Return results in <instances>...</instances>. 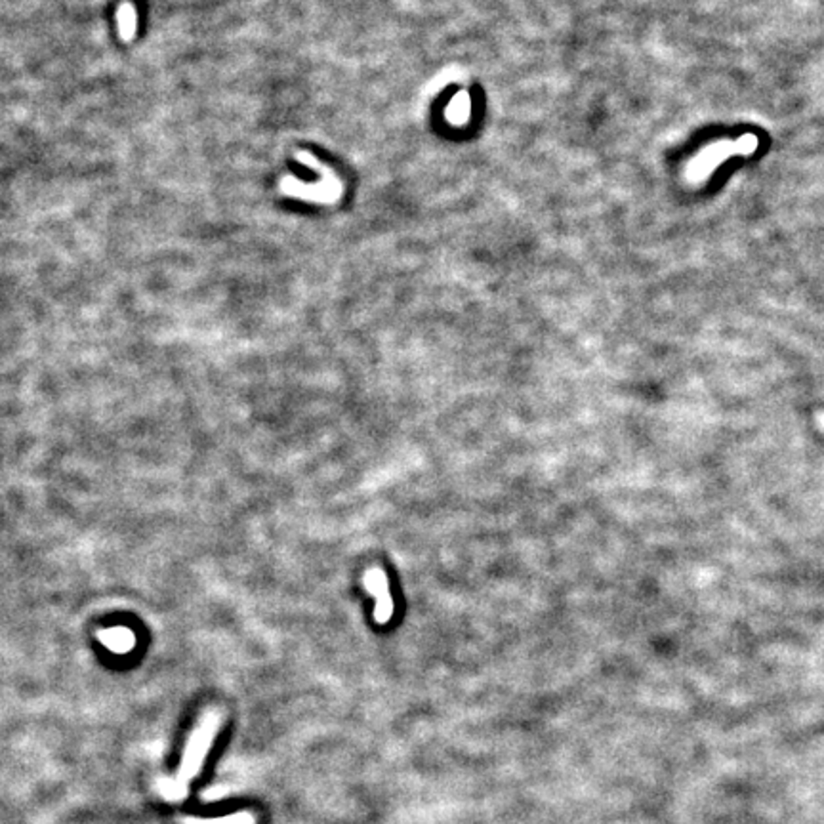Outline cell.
I'll return each instance as SVG.
<instances>
[{"label": "cell", "mask_w": 824, "mask_h": 824, "mask_svg": "<svg viewBox=\"0 0 824 824\" xmlns=\"http://www.w3.org/2000/svg\"><path fill=\"white\" fill-rule=\"evenodd\" d=\"M220 721H222V718H220L218 710H208L205 713V718L197 725V729L193 731V735H191L178 775L174 778H160L159 792L167 800L176 801L187 796V785L203 767V761H205L206 753L210 750V745L214 740L216 733L220 729Z\"/></svg>", "instance_id": "cell-1"}, {"label": "cell", "mask_w": 824, "mask_h": 824, "mask_svg": "<svg viewBox=\"0 0 824 824\" xmlns=\"http://www.w3.org/2000/svg\"><path fill=\"white\" fill-rule=\"evenodd\" d=\"M296 159L303 162V165L315 168L319 174H323L325 180L319 185H306V183L298 182L294 178H283L281 180V191L286 193V195L303 198V200H311V203H336L341 193V183L338 182V178L325 165H321L313 155H309L306 151H298Z\"/></svg>", "instance_id": "cell-2"}, {"label": "cell", "mask_w": 824, "mask_h": 824, "mask_svg": "<svg viewBox=\"0 0 824 824\" xmlns=\"http://www.w3.org/2000/svg\"><path fill=\"white\" fill-rule=\"evenodd\" d=\"M100 639H102V643L107 647V649H111L113 653H128V650L134 647V634L130 632V630H127V628H113V630H105V632H100Z\"/></svg>", "instance_id": "cell-3"}, {"label": "cell", "mask_w": 824, "mask_h": 824, "mask_svg": "<svg viewBox=\"0 0 824 824\" xmlns=\"http://www.w3.org/2000/svg\"><path fill=\"white\" fill-rule=\"evenodd\" d=\"M117 25H119V35L122 40H132L135 37V27H138V12H135L132 2H122L117 8Z\"/></svg>", "instance_id": "cell-4"}, {"label": "cell", "mask_w": 824, "mask_h": 824, "mask_svg": "<svg viewBox=\"0 0 824 824\" xmlns=\"http://www.w3.org/2000/svg\"><path fill=\"white\" fill-rule=\"evenodd\" d=\"M183 824H254V816L250 813H237L222 818H185Z\"/></svg>", "instance_id": "cell-5"}, {"label": "cell", "mask_w": 824, "mask_h": 824, "mask_svg": "<svg viewBox=\"0 0 824 824\" xmlns=\"http://www.w3.org/2000/svg\"><path fill=\"white\" fill-rule=\"evenodd\" d=\"M815 422L816 426H818V429L824 433V411H816L815 412Z\"/></svg>", "instance_id": "cell-6"}]
</instances>
